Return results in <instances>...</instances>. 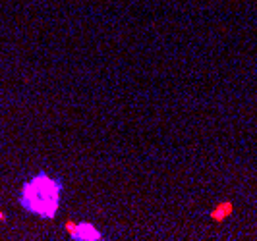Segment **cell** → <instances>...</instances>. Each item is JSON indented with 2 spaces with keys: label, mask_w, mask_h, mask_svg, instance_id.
Here are the masks:
<instances>
[{
  "label": "cell",
  "mask_w": 257,
  "mask_h": 241,
  "mask_svg": "<svg viewBox=\"0 0 257 241\" xmlns=\"http://www.w3.org/2000/svg\"><path fill=\"white\" fill-rule=\"evenodd\" d=\"M70 237L76 241H99L103 239V233L91 222H79V224H76V228L72 229Z\"/></svg>",
  "instance_id": "cell-2"
},
{
  "label": "cell",
  "mask_w": 257,
  "mask_h": 241,
  "mask_svg": "<svg viewBox=\"0 0 257 241\" xmlns=\"http://www.w3.org/2000/svg\"><path fill=\"white\" fill-rule=\"evenodd\" d=\"M62 191H64L62 179L41 170L35 176H31L22 183L18 201L27 214L52 220L58 214Z\"/></svg>",
  "instance_id": "cell-1"
},
{
  "label": "cell",
  "mask_w": 257,
  "mask_h": 241,
  "mask_svg": "<svg viewBox=\"0 0 257 241\" xmlns=\"http://www.w3.org/2000/svg\"><path fill=\"white\" fill-rule=\"evenodd\" d=\"M232 210H234V204L230 201H222V203H219L211 210V218L215 222H222V220H226L232 214Z\"/></svg>",
  "instance_id": "cell-3"
},
{
  "label": "cell",
  "mask_w": 257,
  "mask_h": 241,
  "mask_svg": "<svg viewBox=\"0 0 257 241\" xmlns=\"http://www.w3.org/2000/svg\"><path fill=\"white\" fill-rule=\"evenodd\" d=\"M6 220H8L6 212H2V210H0V222H6Z\"/></svg>",
  "instance_id": "cell-4"
}]
</instances>
